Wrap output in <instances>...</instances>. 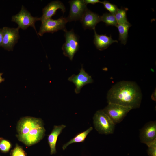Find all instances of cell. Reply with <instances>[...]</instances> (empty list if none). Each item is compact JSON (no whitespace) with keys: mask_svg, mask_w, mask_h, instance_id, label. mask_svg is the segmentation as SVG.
Listing matches in <instances>:
<instances>
[{"mask_svg":"<svg viewBox=\"0 0 156 156\" xmlns=\"http://www.w3.org/2000/svg\"><path fill=\"white\" fill-rule=\"evenodd\" d=\"M142 94L138 85L135 82L122 81L113 85L108 91L107 102L115 103L132 109L139 108Z\"/></svg>","mask_w":156,"mask_h":156,"instance_id":"cell-1","label":"cell"},{"mask_svg":"<svg viewBox=\"0 0 156 156\" xmlns=\"http://www.w3.org/2000/svg\"><path fill=\"white\" fill-rule=\"evenodd\" d=\"M44 125L43 121L40 118L30 116L22 117L17 123L16 137L24 144L34 143L41 137Z\"/></svg>","mask_w":156,"mask_h":156,"instance_id":"cell-2","label":"cell"},{"mask_svg":"<svg viewBox=\"0 0 156 156\" xmlns=\"http://www.w3.org/2000/svg\"><path fill=\"white\" fill-rule=\"evenodd\" d=\"M93 120L94 128L99 133L108 135L114 133L116 125L103 110L96 112Z\"/></svg>","mask_w":156,"mask_h":156,"instance_id":"cell-3","label":"cell"},{"mask_svg":"<svg viewBox=\"0 0 156 156\" xmlns=\"http://www.w3.org/2000/svg\"><path fill=\"white\" fill-rule=\"evenodd\" d=\"M40 20V17L33 16L25 7L22 5L20 12L12 16L11 21L17 23L19 29L23 30H25L29 27H32L38 35L35 25L37 21Z\"/></svg>","mask_w":156,"mask_h":156,"instance_id":"cell-4","label":"cell"},{"mask_svg":"<svg viewBox=\"0 0 156 156\" xmlns=\"http://www.w3.org/2000/svg\"><path fill=\"white\" fill-rule=\"evenodd\" d=\"M103 110L115 124L122 122L127 114L132 109L129 107L111 103Z\"/></svg>","mask_w":156,"mask_h":156,"instance_id":"cell-5","label":"cell"},{"mask_svg":"<svg viewBox=\"0 0 156 156\" xmlns=\"http://www.w3.org/2000/svg\"><path fill=\"white\" fill-rule=\"evenodd\" d=\"M64 36L65 42L62 47L63 53L64 55L72 60L79 48V38L73 29L70 31H65Z\"/></svg>","mask_w":156,"mask_h":156,"instance_id":"cell-6","label":"cell"},{"mask_svg":"<svg viewBox=\"0 0 156 156\" xmlns=\"http://www.w3.org/2000/svg\"><path fill=\"white\" fill-rule=\"evenodd\" d=\"M68 22L66 18L63 17L56 20L46 19L42 22L38 35L42 36L45 33H53L60 30L65 32L67 30L65 27Z\"/></svg>","mask_w":156,"mask_h":156,"instance_id":"cell-7","label":"cell"},{"mask_svg":"<svg viewBox=\"0 0 156 156\" xmlns=\"http://www.w3.org/2000/svg\"><path fill=\"white\" fill-rule=\"evenodd\" d=\"M3 37L1 47L8 51H12L20 38L18 27L16 28L4 27Z\"/></svg>","mask_w":156,"mask_h":156,"instance_id":"cell-8","label":"cell"},{"mask_svg":"<svg viewBox=\"0 0 156 156\" xmlns=\"http://www.w3.org/2000/svg\"><path fill=\"white\" fill-rule=\"evenodd\" d=\"M69 3L70 8L69 14L66 18L68 21L81 20L88 9L87 5L84 0H70L69 1Z\"/></svg>","mask_w":156,"mask_h":156,"instance_id":"cell-9","label":"cell"},{"mask_svg":"<svg viewBox=\"0 0 156 156\" xmlns=\"http://www.w3.org/2000/svg\"><path fill=\"white\" fill-rule=\"evenodd\" d=\"M140 142L146 145L156 140V122L151 121L146 123L140 130Z\"/></svg>","mask_w":156,"mask_h":156,"instance_id":"cell-10","label":"cell"},{"mask_svg":"<svg viewBox=\"0 0 156 156\" xmlns=\"http://www.w3.org/2000/svg\"><path fill=\"white\" fill-rule=\"evenodd\" d=\"M68 80L75 85V92L77 94L80 92L81 88L84 85L93 81L91 76L85 72L82 66L78 75H73L69 77Z\"/></svg>","mask_w":156,"mask_h":156,"instance_id":"cell-11","label":"cell"},{"mask_svg":"<svg viewBox=\"0 0 156 156\" xmlns=\"http://www.w3.org/2000/svg\"><path fill=\"white\" fill-rule=\"evenodd\" d=\"M58 9H61L63 13L66 11L64 5L60 1H53L48 4L42 9V15L40 17V21L41 22L46 19L51 18L56 14Z\"/></svg>","mask_w":156,"mask_h":156,"instance_id":"cell-12","label":"cell"},{"mask_svg":"<svg viewBox=\"0 0 156 156\" xmlns=\"http://www.w3.org/2000/svg\"><path fill=\"white\" fill-rule=\"evenodd\" d=\"M80 21L85 29L94 30L97 24L101 21V16L88 9Z\"/></svg>","mask_w":156,"mask_h":156,"instance_id":"cell-13","label":"cell"},{"mask_svg":"<svg viewBox=\"0 0 156 156\" xmlns=\"http://www.w3.org/2000/svg\"><path fill=\"white\" fill-rule=\"evenodd\" d=\"M94 31V43L96 48L99 50H104L107 48L112 43L118 42L117 40H114L111 36L109 37L105 34H98L95 29Z\"/></svg>","mask_w":156,"mask_h":156,"instance_id":"cell-14","label":"cell"},{"mask_svg":"<svg viewBox=\"0 0 156 156\" xmlns=\"http://www.w3.org/2000/svg\"><path fill=\"white\" fill-rule=\"evenodd\" d=\"M66 127V126L63 124L58 126L55 125L51 133L48 135V142L50 147L51 155L56 153V146L58 137L63 129Z\"/></svg>","mask_w":156,"mask_h":156,"instance_id":"cell-15","label":"cell"},{"mask_svg":"<svg viewBox=\"0 0 156 156\" xmlns=\"http://www.w3.org/2000/svg\"><path fill=\"white\" fill-rule=\"evenodd\" d=\"M93 129L92 127H90L85 131L78 133L73 138L63 145L62 146L63 150H65L68 146L73 143L83 142L88 135Z\"/></svg>","mask_w":156,"mask_h":156,"instance_id":"cell-16","label":"cell"},{"mask_svg":"<svg viewBox=\"0 0 156 156\" xmlns=\"http://www.w3.org/2000/svg\"><path fill=\"white\" fill-rule=\"evenodd\" d=\"M131 26V25L129 23L126 24H118L116 26L119 33V40L125 45L127 43L128 30Z\"/></svg>","mask_w":156,"mask_h":156,"instance_id":"cell-17","label":"cell"},{"mask_svg":"<svg viewBox=\"0 0 156 156\" xmlns=\"http://www.w3.org/2000/svg\"><path fill=\"white\" fill-rule=\"evenodd\" d=\"M127 8H121L118 9L115 14V16L118 24H126L129 23L127 17Z\"/></svg>","mask_w":156,"mask_h":156,"instance_id":"cell-18","label":"cell"},{"mask_svg":"<svg viewBox=\"0 0 156 156\" xmlns=\"http://www.w3.org/2000/svg\"><path fill=\"white\" fill-rule=\"evenodd\" d=\"M101 21L105 23L106 25L116 26L118 23L115 15L111 13H104L101 16Z\"/></svg>","mask_w":156,"mask_h":156,"instance_id":"cell-19","label":"cell"},{"mask_svg":"<svg viewBox=\"0 0 156 156\" xmlns=\"http://www.w3.org/2000/svg\"><path fill=\"white\" fill-rule=\"evenodd\" d=\"M12 147L10 142L2 138H0V151L3 153L8 152Z\"/></svg>","mask_w":156,"mask_h":156,"instance_id":"cell-20","label":"cell"},{"mask_svg":"<svg viewBox=\"0 0 156 156\" xmlns=\"http://www.w3.org/2000/svg\"><path fill=\"white\" fill-rule=\"evenodd\" d=\"M11 156H26V154L23 148L18 144H16L14 148L10 153Z\"/></svg>","mask_w":156,"mask_h":156,"instance_id":"cell-21","label":"cell"},{"mask_svg":"<svg viewBox=\"0 0 156 156\" xmlns=\"http://www.w3.org/2000/svg\"><path fill=\"white\" fill-rule=\"evenodd\" d=\"M101 3L103 4L105 8L109 11L110 13L114 14H115L118 9L116 5L111 3L107 1L101 2Z\"/></svg>","mask_w":156,"mask_h":156,"instance_id":"cell-22","label":"cell"},{"mask_svg":"<svg viewBox=\"0 0 156 156\" xmlns=\"http://www.w3.org/2000/svg\"><path fill=\"white\" fill-rule=\"evenodd\" d=\"M146 145L148 147L147 151L149 156H156V140Z\"/></svg>","mask_w":156,"mask_h":156,"instance_id":"cell-23","label":"cell"},{"mask_svg":"<svg viewBox=\"0 0 156 156\" xmlns=\"http://www.w3.org/2000/svg\"><path fill=\"white\" fill-rule=\"evenodd\" d=\"M85 3L87 5L88 4H95L98 3H100L101 1L99 0H83Z\"/></svg>","mask_w":156,"mask_h":156,"instance_id":"cell-24","label":"cell"},{"mask_svg":"<svg viewBox=\"0 0 156 156\" xmlns=\"http://www.w3.org/2000/svg\"><path fill=\"white\" fill-rule=\"evenodd\" d=\"M3 37V28H0V47L1 46Z\"/></svg>","mask_w":156,"mask_h":156,"instance_id":"cell-25","label":"cell"},{"mask_svg":"<svg viewBox=\"0 0 156 156\" xmlns=\"http://www.w3.org/2000/svg\"><path fill=\"white\" fill-rule=\"evenodd\" d=\"M151 98L152 100L156 101V91H155L152 94L151 96Z\"/></svg>","mask_w":156,"mask_h":156,"instance_id":"cell-26","label":"cell"},{"mask_svg":"<svg viewBox=\"0 0 156 156\" xmlns=\"http://www.w3.org/2000/svg\"><path fill=\"white\" fill-rule=\"evenodd\" d=\"M3 75V73L0 72V83H2L3 82L4 80V79L2 77V75Z\"/></svg>","mask_w":156,"mask_h":156,"instance_id":"cell-27","label":"cell"},{"mask_svg":"<svg viewBox=\"0 0 156 156\" xmlns=\"http://www.w3.org/2000/svg\"></svg>","mask_w":156,"mask_h":156,"instance_id":"cell-28","label":"cell"},{"mask_svg":"<svg viewBox=\"0 0 156 156\" xmlns=\"http://www.w3.org/2000/svg\"></svg>","mask_w":156,"mask_h":156,"instance_id":"cell-29","label":"cell"}]
</instances>
